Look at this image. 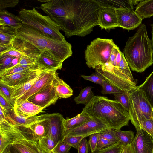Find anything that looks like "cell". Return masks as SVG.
Segmentation results:
<instances>
[{"label": "cell", "mask_w": 153, "mask_h": 153, "mask_svg": "<svg viewBox=\"0 0 153 153\" xmlns=\"http://www.w3.org/2000/svg\"><path fill=\"white\" fill-rule=\"evenodd\" d=\"M115 129L110 128L99 133V137L117 143L119 142L115 134Z\"/></svg>", "instance_id": "cell-39"}, {"label": "cell", "mask_w": 153, "mask_h": 153, "mask_svg": "<svg viewBox=\"0 0 153 153\" xmlns=\"http://www.w3.org/2000/svg\"><path fill=\"white\" fill-rule=\"evenodd\" d=\"M80 76L85 80H88L94 83L99 84L101 86L104 80L96 72L90 76L81 75Z\"/></svg>", "instance_id": "cell-43"}, {"label": "cell", "mask_w": 153, "mask_h": 153, "mask_svg": "<svg viewBox=\"0 0 153 153\" xmlns=\"http://www.w3.org/2000/svg\"><path fill=\"white\" fill-rule=\"evenodd\" d=\"M84 137L82 136H74L65 137L62 141L78 149L80 143Z\"/></svg>", "instance_id": "cell-37"}, {"label": "cell", "mask_w": 153, "mask_h": 153, "mask_svg": "<svg viewBox=\"0 0 153 153\" xmlns=\"http://www.w3.org/2000/svg\"><path fill=\"white\" fill-rule=\"evenodd\" d=\"M3 25L10 26L17 30L21 27L22 24L17 16L4 9L0 10V25Z\"/></svg>", "instance_id": "cell-26"}, {"label": "cell", "mask_w": 153, "mask_h": 153, "mask_svg": "<svg viewBox=\"0 0 153 153\" xmlns=\"http://www.w3.org/2000/svg\"><path fill=\"white\" fill-rule=\"evenodd\" d=\"M121 153H134L131 144L125 146Z\"/></svg>", "instance_id": "cell-53"}, {"label": "cell", "mask_w": 153, "mask_h": 153, "mask_svg": "<svg viewBox=\"0 0 153 153\" xmlns=\"http://www.w3.org/2000/svg\"><path fill=\"white\" fill-rule=\"evenodd\" d=\"M0 106L6 109L14 108V106L0 93Z\"/></svg>", "instance_id": "cell-50"}, {"label": "cell", "mask_w": 153, "mask_h": 153, "mask_svg": "<svg viewBox=\"0 0 153 153\" xmlns=\"http://www.w3.org/2000/svg\"><path fill=\"white\" fill-rule=\"evenodd\" d=\"M57 74L56 71H47L36 82L27 92L15 101V104H19L21 103L31 96L48 85L51 84Z\"/></svg>", "instance_id": "cell-16"}, {"label": "cell", "mask_w": 153, "mask_h": 153, "mask_svg": "<svg viewBox=\"0 0 153 153\" xmlns=\"http://www.w3.org/2000/svg\"><path fill=\"white\" fill-rule=\"evenodd\" d=\"M45 69L39 66L33 70L0 77V82L10 88L14 87L25 82Z\"/></svg>", "instance_id": "cell-14"}, {"label": "cell", "mask_w": 153, "mask_h": 153, "mask_svg": "<svg viewBox=\"0 0 153 153\" xmlns=\"http://www.w3.org/2000/svg\"><path fill=\"white\" fill-rule=\"evenodd\" d=\"M116 143L108 140L99 137L97 141L96 150H100L108 147Z\"/></svg>", "instance_id": "cell-47"}, {"label": "cell", "mask_w": 153, "mask_h": 153, "mask_svg": "<svg viewBox=\"0 0 153 153\" xmlns=\"http://www.w3.org/2000/svg\"><path fill=\"white\" fill-rule=\"evenodd\" d=\"M36 64V60L26 55H23L18 64L21 65H30Z\"/></svg>", "instance_id": "cell-48"}, {"label": "cell", "mask_w": 153, "mask_h": 153, "mask_svg": "<svg viewBox=\"0 0 153 153\" xmlns=\"http://www.w3.org/2000/svg\"><path fill=\"white\" fill-rule=\"evenodd\" d=\"M116 136L119 141L126 146L131 144L134 138V132L131 130L123 131L120 129L115 130Z\"/></svg>", "instance_id": "cell-31"}, {"label": "cell", "mask_w": 153, "mask_h": 153, "mask_svg": "<svg viewBox=\"0 0 153 153\" xmlns=\"http://www.w3.org/2000/svg\"><path fill=\"white\" fill-rule=\"evenodd\" d=\"M83 110L115 130L128 125L130 120L128 112L119 102L103 96H94Z\"/></svg>", "instance_id": "cell-2"}, {"label": "cell", "mask_w": 153, "mask_h": 153, "mask_svg": "<svg viewBox=\"0 0 153 153\" xmlns=\"http://www.w3.org/2000/svg\"><path fill=\"white\" fill-rule=\"evenodd\" d=\"M59 98L51 84L31 96L27 100L43 109L55 104Z\"/></svg>", "instance_id": "cell-13"}, {"label": "cell", "mask_w": 153, "mask_h": 153, "mask_svg": "<svg viewBox=\"0 0 153 153\" xmlns=\"http://www.w3.org/2000/svg\"><path fill=\"white\" fill-rule=\"evenodd\" d=\"M125 146L123 143L119 141L103 149H97L92 153H121Z\"/></svg>", "instance_id": "cell-33"}, {"label": "cell", "mask_w": 153, "mask_h": 153, "mask_svg": "<svg viewBox=\"0 0 153 153\" xmlns=\"http://www.w3.org/2000/svg\"><path fill=\"white\" fill-rule=\"evenodd\" d=\"M63 62L47 50L40 52L36 60V65L46 69L56 71L62 68Z\"/></svg>", "instance_id": "cell-18"}, {"label": "cell", "mask_w": 153, "mask_h": 153, "mask_svg": "<svg viewBox=\"0 0 153 153\" xmlns=\"http://www.w3.org/2000/svg\"><path fill=\"white\" fill-rule=\"evenodd\" d=\"M16 38L27 42L42 52L49 51L62 62L72 54V46L66 40L60 41L45 35L40 31L22 24L16 30Z\"/></svg>", "instance_id": "cell-4"}, {"label": "cell", "mask_w": 153, "mask_h": 153, "mask_svg": "<svg viewBox=\"0 0 153 153\" xmlns=\"http://www.w3.org/2000/svg\"><path fill=\"white\" fill-rule=\"evenodd\" d=\"M95 72L105 80L123 91L129 92L137 87L134 80L109 62L97 67Z\"/></svg>", "instance_id": "cell-8"}, {"label": "cell", "mask_w": 153, "mask_h": 153, "mask_svg": "<svg viewBox=\"0 0 153 153\" xmlns=\"http://www.w3.org/2000/svg\"><path fill=\"white\" fill-rule=\"evenodd\" d=\"M7 120L11 124L14 126L28 127L37 121L39 118L40 115H36L29 118H25L17 115L14 108H4Z\"/></svg>", "instance_id": "cell-20"}, {"label": "cell", "mask_w": 153, "mask_h": 153, "mask_svg": "<svg viewBox=\"0 0 153 153\" xmlns=\"http://www.w3.org/2000/svg\"><path fill=\"white\" fill-rule=\"evenodd\" d=\"M137 87L143 92L153 108V71L146 78L145 81Z\"/></svg>", "instance_id": "cell-28"}, {"label": "cell", "mask_w": 153, "mask_h": 153, "mask_svg": "<svg viewBox=\"0 0 153 153\" xmlns=\"http://www.w3.org/2000/svg\"><path fill=\"white\" fill-rule=\"evenodd\" d=\"M8 148L9 153H21L17 149L11 144L8 146Z\"/></svg>", "instance_id": "cell-55"}, {"label": "cell", "mask_w": 153, "mask_h": 153, "mask_svg": "<svg viewBox=\"0 0 153 153\" xmlns=\"http://www.w3.org/2000/svg\"><path fill=\"white\" fill-rule=\"evenodd\" d=\"M71 147L62 141L58 143L53 151L55 153H68Z\"/></svg>", "instance_id": "cell-42"}, {"label": "cell", "mask_w": 153, "mask_h": 153, "mask_svg": "<svg viewBox=\"0 0 153 153\" xmlns=\"http://www.w3.org/2000/svg\"><path fill=\"white\" fill-rule=\"evenodd\" d=\"M152 110H153V108H152Z\"/></svg>", "instance_id": "cell-60"}, {"label": "cell", "mask_w": 153, "mask_h": 153, "mask_svg": "<svg viewBox=\"0 0 153 153\" xmlns=\"http://www.w3.org/2000/svg\"><path fill=\"white\" fill-rule=\"evenodd\" d=\"M17 16L22 24L34 28L45 36L60 41L65 40L60 32L61 28L48 16H44L33 7L31 10L22 9Z\"/></svg>", "instance_id": "cell-5"}, {"label": "cell", "mask_w": 153, "mask_h": 153, "mask_svg": "<svg viewBox=\"0 0 153 153\" xmlns=\"http://www.w3.org/2000/svg\"><path fill=\"white\" fill-rule=\"evenodd\" d=\"M102 86V90L101 93L102 94H111L114 95L116 94L125 92L118 89L105 80L103 82Z\"/></svg>", "instance_id": "cell-36"}, {"label": "cell", "mask_w": 153, "mask_h": 153, "mask_svg": "<svg viewBox=\"0 0 153 153\" xmlns=\"http://www.w3.org/2000/svg\"><path fill=\"white\" fill-rule=\"evenodd\" d=\"M48 70H50L45 69L25 82L15 87L10 88L12 100L15 102V101L27 92L36 82Z\"/></svg>", "instance_id": "cell-21"}, {"label": "cell", "mask_w": 153, "mask_h": 153, "mask_svg": "<svg viewBox=\"0 0 153 153\" xmlns=\"http://www.w3.org/2000/svg\"><path fill=\"white\" fill-rule=\"evenodd\" d=\"M18 0H0V10L7 7H13L18 3Z\"/></svg>", "instance_id": "cell-46"}, {"label": "cell", "mask_w": 153, "mask_h": 153, "mask_svg": "<svg viewBox=\"0 0 153 153\" xmlns=\"http://www.w3.org/2000/svg\"><path fill=\"white\" fill-rule=\"evenodd\" d=\"M15 57L4 54H0V71L5 70Z\"/></svg>", "instance_id": "cell-40"}, {"label": "cell", "mask_w": 153, "mask_h": 153, "mask_svg": "<svg viewBox=\"0 0 153 153\" xmlns=\"http://www.w3.org/2000/svg\"><path fill=\"white\" fill-rule=\"evenodd\" d=\"M116 45L112 39L97 38L88 45L85 52L86 64L94 69L109 62L113 48Z\"/></svg>", "instance_id": "cell-7"}, {"label": "cell", "mask_w": 153, "mask_h": 153, "mask_svg": "<svg viewBox=\"0 0 153 153\" xmlns=\"http://www.w3.org/2000/svg\"><path fill=\"white\" fill-rule=\"evenodd\" d=\"M14 110L17 115L25 118H29L36 115L43 109L27 99L19 104H15Z\"/></svg>", "instance_id": "cell-19"}, {"label": "cell", "mask_w": 153, "mask_h": 153, "mask_svg": "<svg viewBox=\"0 0 153 153\" xmlns=\"http://www.w3.org/2000/svg\"><path fill=\"white\" fill-rule=\"evenodd\" d=\"M118 26L129 31L141 24L142 19L134 9L122 7H115Z\"/></svg>", "instance_id": "cell-11"}, {"label": "cell", "mask_w": 153, "mask_h": 153, "mask_svg": "<svg viewBox=\"0 0 153 153\" xmlns=\"http://www.w3.org/2000/svg\"><path fill=\"white\" fill-rule=\"evenodd\" d=\"M151 26L152 28V31H151V33H152V46L153 47V23L151 24Z\"/></svg>", "instance_id": "cell-57"}, {"label": "cell", "mask_w": 153, "mask_h": 153, "mask_svg": "<svg viewBox=\"0 0 153 153\" xmlns=\"http://www.w3.org/2000/svg\"><path fill=\"white\" fill-rule=\"evenodd\" d=\"M152 153H153V152H152Z\"/></svg>", "instance_id": "cell-61"}, {"label": "cell", "mask_w": 153, "mask_h": 153, "mask_svg": "<svg viewBox=\"0 0 153 153\" xmlns=\"http://www.w3.org/2000/svg\"><path fill=\"white\" fill-rule=\"evenodd\" d=\"M94 96L92 90V87L88 86L82 89L74 100L77 104H83L86 105Z\"/></svg>", "instance_id": "cell-30"}, {"label": "cell", "mask_w": 153, "mask_h": 153, "mask_svg": "<svg viewBox=\"0 0 153 153\" xmlns=\"http://www.w3.org/2000/svg\"><path fill=\"white\" fill-rule=\"evenodd\" d=\"M0 153H3L10 144L12 138L6 132L0 129Z\"/></svg>", "instance_id": "cell-34"}, {"label": "cell", "mask_w": 153, "mask_h": 153, "mask_svg": "<svg viewBox=\"0 0 153 153\" xmlns=\"http://www.w3.org/2000/svg\"><path fill=\"white\" fill-rule=\"evenodd\" d=\"M51 116L48 114L40 115L37 121L28 127L15 126L33 141L38 142L48 133Z\"/></svg>", "instance_id": "cell-9"}, {"label": "cell", "mask_w": 153, "mask_h": 153, "mask_svg": "<svg viewBox=\"0 0 153 153\" xmlns=\"http://www.w3.org/2000/svg\"><path fill=\"white\" fill-rule=\"evenodd\" d=\"M153 49L146 26L144 24H141L135 33L129 38L123 51L129 66L132 71L143 72L153 64Z\"/></svg>", "instance_id": "cell-3"}, {"label": "cell", "mask_w": 153, "mask_h": 153, "mask_svg": "<svg viewBox=\"0 0 153 153\" xmlns=\"http://www.w3.org/2000/svg\"><path fill=\"white\" fill-rule=\"evenodd\" d=\"M39 66L36 64L30 65H21L17 64L8 69L0 71V77L33 70Z\"/></svg>", "instance_id": "cell-29"}, {"label": "cell", "mask_w": 153, "mask_h": 153, "mask_svg": "<svg viewBox=\"0 0 153 153\" xmlns=\"http://www.w3.org/2000/svg\"><path fill=\"white\" fill-rule=\"evenodd\" d=\"M51 85L60 98H67L73 94V90L63 79L59 78L58 74L52 81Z\"/></svg>", "instance_id": "cell-23"}, {"label": "cell", "mask_w": 153, "mask_h": 153, "mask_svg": "<svg viewBox=\"0 0 153 153\" xmlns=\"http://www.w3.org/2000/svg\"><path fill=\"white\" fill-rule=\"evenodd\" d=\"M2 54L8 55L15 57H21L22 56L24 55L22 53L16 50L13 47L9 51Z\"/></svg>", "instance_id": "cell-52"}, {"label": "cell", "mask_w": 153, "mask_h": 153, "mask_svg": "<svg viewBox=\"0 0 153 153\" xmlns=\"http://www.w3.org/2000/svg\"><path fill=\"white\" fill-rule=\"evenodd\" d=\"M37 142L47 153H50L58 144L51 137L48 135Z\"/></svg>", "instance_id": "cell-32"}, {"label": "cell", "mask_w": 153, "mask_h": 153, "mask_svg": "<svg viewBox=\"0 0 153 153\" xmlns=\"http://www.w3.org/2000/svg\"><path fill=\"white\" fill-rule=\"evenodd\" d=\"M135 8V12L142 19L153 16V0H141Z\"/></svg>", "instance_id": "cell-27"}, {"label": "cell", "mask_w": 153, "mask_h": 153, "mask_svg": "<svg viewBox=\"0 0 153 153\" xmlns=\"http://www.w3.org/2000/svg\"><path fill=\"white\" fill-rule=\"evenodd\" d=\"M114 95L115 100L119 102L128 112L130 105L129 92H123Z\"/></svg>", "instance_id": "cell-35"}, {"label": "cell", "mask_w": 153, "mask_h": 153, "mask_svg": "<svg viewBox=\"0 0 153 153\" xmlns=\"http://www.w3.org/2000/svg\"><path fill=\"white\" fill-rule=\"evenodd\" d=\"M64 119L63 116L59 113L51 114L50 126L47 135L51 137L57 143L62 141L64 138Z\"/></svg>", "instance_id": "cell-17"}, {"label": "cell", "mask_w": 153, "mask_h": 153, "mask_svg": "<svg viewBox=\"0 0 153 153\" xmlns=\"http://www.w3.org/2000/svg\"><path fill=\"white\" fill-rule=\"evenodd\" d=\"M130 120L137 131L141 129L142 123L153 119L152 108L143 92L137 87L129 92Z\"/></svg>", "instance_id": "cell-6"}, {"label": "cell", "mask_w": 153, "mask_h": 153, "mask_svg": "<svg viewBox=\"0 0 153 153\" xmlns=\"http://www.w3.org/2000/svg\"><path fill=\"white\" fill-rule=\"evenodd\" d=\"M99 8L97 0H46L40 6L67 38L89 34L98 25Z\"/></svg>", "instance_id": "cell-1"}, {"label": "cell", "mask_w": 153, "mask_h": 153, "mask_svg": "<svg viewBox=\"0 0 153 153\" xmlns=\"http://www.w3.org/2000/svg\"><path fill=\"white\" fill-rule=\"evenodd\" d=\"M120 51L118 52L117 57L114 61L113 65L118 68L119 65L121 60V56Z\"/></svg>", "instance_id": "cell-54"}, {"label": "cell", "mask_w": 153, "mask_h": 153, "mask_svg": "<svg viewBox=\"0 0 153 153\" xmlns=\"http://www.w3.org/2000/svg\"><path fill=\"white\" fill-rule=\"evenodd\" d=\"M50 153H55L53 151V150H52V151H51Z\"/></svg>", "instance_id": "cell-59"}, {"label": "cell", "mask_w": 153, "mask_h": 153, "mask_svg": "<svg viewBox=\"0 0 153 153\" xmlns=\"http://www.w3.org/2000/svg\"><path fill=\"white\" fill-rule=\"evenodd\" d=\"M141 129L149 134L153 139V119L143 121L141 126Z\"/></svg>", "instance_id": "cell-44"}, {"label": "cell", "mask_w": 153, "mask_h": 153, "mask_svg": "<svg viewBox=\"0 0 153 153\" xmlns=\"http://www.w3.org/2000/svg\"><path fill=\"white\" fill-rule=\"evenodd\" d=\"M100 8L98 17V25L101 28L105 30L114 29L118 27L115 7L104 2L103 1L98 0Z\"/></svg>", "instance_id": "cell-12"}, {"label": "cell", "mask_w": 153, "mask_h": 153, "mask_svg": "<svg viewBox=\"0 0 153 153\" xmlns=\"http://www.w3.org/2000/svg\"><path fill=\"white\" fill-rule=\"evenodd\" d=\"M120 51L119 48L117 45L114 46L112 48L109 62L113 65L114 61Z\"/></svg>", "instance_id": "cell-51"}, {"label": "cell", "mask_w": 153, "mask_h": 153, "mask_svg": "<svg viewBox=\"0 0 153 153\" xmlns=\"http://www.w3.org/2000/svg\"><path fill=\"white\" fill-rule=\"evenodd\" d=\"M110 128L101 120L91 117L88 121L79 127L65 131L64 137V138L67 137L82 136L86 137L92 134L100 133Z\"/></svg>", "instance_id": "cell-10"}, {"label": "cell", "mask_w": 153, "mask_h": 153, "mask_svg": "<svg viewBox=\"0 0 153 153\" xmlns=\"http://www.w3.org/2000/svg\"><path fill=\"white\" fill-rule=\"evenodd\" d=\"M121 60L120 63L118 68L126 74L133 80H134L130 71V68L125 58L123 53L121 51Z\"/></svg>", "instance_id": "cell-38"}, {"label": "cell", "mask_w": 153, "mask_h": 153, "mask_svg": "<svg viewBox=\"0 0 153 153\" xmlns=\"http://www.w3.org/2000/svg\"><path fill=\"white\" fill-rule=\"evenodd\" d=\"M91 118V117L83 110L80 114L74 117L64 119L63 123L65 132L79 127L88 121Z\"/></svg>", "instance_id": "cell-25"}, {"label": "cell", "mask_w": 153, "mask_h": 153, "mask_svg": "<svg viewBox=\"0 0 153 153\" xmlns=\"http://www.w3.org/2000/svg\"><path fill=\"white\" fill-rule=\"evenodd\" d=\"M86 137H84L82 140L78 150V153H89L88 143Z\"/></svg>", "instance_id": "cell-49"}, {"label": "cell", "mask_w": 153, "mask_h": 153, "mask_svg": "<svg viewBox=\"0 0 153 153\" xmlns=\"http://www.w3.org/2000/svg\"><path fill=\"white\" fill-rule=\"evenodd\" d=\"M16 30L7 25H0V46L12 45L16 37Z\"/></svg>", "instance_id": "cell-24"}, {"label": "cell", "mask_w": 153, "mask_h": 153, "mask_svg": "<svg viewBox=\"0 0 153 153\" xmlns=\"http://www.w3.org/2000/svg\"><path fill=\"white\" fill-rule=\"evenodd\" d=\"M3 153H9V149L7 147L6 149L4 152Z\"/></svg>", "instance_id": "cell-58"}, {"label": "cell", "mask_w": 153, "mask_h": 153, "mask_svg": "<svg viewBox=\"0 0 153 153\" xmlns=\"http://www.w3.org/2000/svg\"><path fill=\"white\" fill-rule=\"evenodd\" d=\"M99 136V133H94L89 136L88 143L91 153L96 150Z\"/></svg>", "instance_id": "cell-45"}, {"label": "cell", "mask_w": 153, "mask_h": 153, "mask_svg": "<svg viewBox=\"0 0 153 153\" xmlns=\"http://www.w3.org/2000/svg\"><path fill=\"white\" fill-rule=\"evenodd\" d=\"M131 144L134 153L153 152V139L143 129L137 131L135 136Z\"/></svg>", "instance_id": "cell-15"}, {"label": "cell", "mask_w": 153, "mask_h": 153, "mask_svg": "<svg viewBox=\"0 0 153 153\" xmlns=\"http://www.w3.org/2000/svg\"><path fill=\"white\" fill-rule=\"evenodd\" d=\"M12 45L16 50L36 60L40 53V51L33 45L17 38L13 41Z\"/></svg>", "instance_id": "cell-22"}, {"label": "cell", "mask_w": 153, "mask_h": 153, "mask_svg": "<svg viewBox=\"0 0 153 153\" xmlns=\"http://www.w3.org/2000/svg\"><path fill=\"white\" fill-rule=\"evenodd\" d=\"M10 87L6 84L0 82V93L14 106L15 102L12 100L10 91Z\"/></svg>", "instance_id": "cell-41"}, {"label": "cell", "mask_w": 153, "mask_h": 153, "mask_svg": "<svg viewBox=\"0 0 153 153\" xmlns=\"http://www.w3.org/2000/svg\"><path fill=\"white\" fill-rule=\"evenodd\" d=\"M36 144L39 150V153H47L40 146L37 142H36Z\"/></svg>", "instance_id": "cell-56"}]
</instances>
